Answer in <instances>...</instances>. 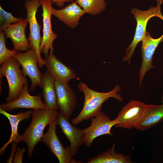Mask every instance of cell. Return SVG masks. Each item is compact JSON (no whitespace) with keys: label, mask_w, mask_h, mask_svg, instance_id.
Segmentation results:
<instances>
[{"label":"cell","mask_w":163,"mask_h":163,"mask_svg":"<svg viewBox=\"0 0 163 163\" xmlns=\"http://www.w3.org/2000/svg\"><path fill=\"white\" fill-rule=\"evenodd\" d=\"M78 87L79 91L84 93L85 100L82 110L76 117L72 120L73 125H77L98 115L101 111V107L104 102L110 97H113L120 102L123 100L119 93L121 88L119 85H115L112 90L107 92L93 90L83 82H81Z\"/></svg>","instance_id":"1"},{"label":"cell","mask_w":163,"mask_h":163,"mask_svg":"<svg viewBox=\"0 0 163 163\" xmlns=\"http://www.w3.org/2000/svg\"><path fill=\"white\" fill-rule=\"evenodd\" d=\"M58 114L57 110L48 109L32 111L31 121L19 139V142L26 143L29 158L31 157L35 146L41 141L46 127L57 120Z\"/></svg>","instance_id":"2"},{"label":"cell","mask_w":163,"mask_h":163,"mask_svg":"<svg viewBox=\"0 0 163 163\" xmlns=\"http://www.w3.org/2000/svg\"><path fill=\"white\" fill-rule=\"evenodd\" d=\"M21 65L14 57H11L3 63L0 68V80L5 77L8 85V94L6 102L17 98L21 94L24 84L27 81L23 74Z\"/></svg>","instance_id":"3"},{"label":"cell","mask_w":163,"mask_h":163,"mask_svg":"<svg viewBox=\"0 0 163 163\" xmlns=\"http://www.w3.org/2000/svg\"><path fill=\"white\" fill-rule=\"evenodd\" d=\"M41 6L39 0H25L24 6L27 11L26 18L29 24L30 33L28 39L31 48L35 51L37 57L38 65L41 68L46 65L45 59L41 55L40 45L42 37L40 34L42 27L38 22L36 14Z\"/></svg>","instance_id":"4"},{"label":"cell","mask_w":163,"mask_h":163,"mask_svg":"<svg viewBox=\"0 0 163 163\" xmlns=\"http://www.w3.org/2000/svg\"><path fill=\"white\" fill-rule=\"evenodd\" d=\"M156 7H152L147 10H141L137 8H133L131 13L137 22L136 31L131 43L126 48V54L122 62L126 61L130 64L132 56L139 43L141 41L146 32V27L149 20L152 17H157V14L163 0H157Z\"/></svg>","instance_id":"5"},{"label":"cell","mask_w":163,"mask_h":163,"mask_svg":"<svg viewBox=\"0 0 163 163\" xmlns=\"http://www.w3.org/2000/svg\"><path fill=\"white\" fill-rule=\"evenodd\" d=\"M13 57L20 64L24 75L28 76L31 80L29 91H34L37 86L41 87L42 74L38 66L37 57L34 49L31 48L24 53L18 52Z\"/></svg>","instance_id":"6"},{"label":"cell","mask_w":163,"mask_h":163,"mask_svg":"<svg viewBox=\"0 0 163 163\" xmlns=\"http://www.w3.org/2000/svg\"><path fill=\"white\" fill-rule=\"evenodd\" d=\"M57 120L49 125L46 133L43 134L41 141L49 148L58 160L60 163H81L75 161L71 155L70 146L64 147L62 145L56 132Z\"/></svg>","instance_id":"7"},{"label":"cell","mask_w":163,"mask_h":163,"mask_svg":"<svg viewBox=\"0 0 163 163\" xmlns=\"http://www.w3.org/2000/svg\"><path fill=\"white\" fill-rule=\"evenodd\" d=\"M116 123L104 112L91 118L90 126L83 129L84 144L86 146L90 147L94 139L99 136L105 134L113 136L111 132L112 127Z\"/></svg>","instance_id":"8"},{"label":"cell","mask_w":163,"mask_h":163,"mask_svg":"<svg viewBox=\"0 0 163 163\" xmlns=\"http://www.w3.org/2000/svg\"><path fill=\"white\" fill-rule=\"evenodd\" d=\"M42 7L43 29L42 39L40 50L45 57L53 52V43L58 35L52 30L51 18L53 15V2L46 0H39Z\"/></svg>","instance_id":"9"},{"label":"cell","mask_w":163,"mask_h":163,"mask_svg":"<svg viewBox=\"0 0 163 163\" xmlns=\"http://www.w3.org/2000/svg\"><path fill=\"white\" fill-rule=\"evenodd\" d=\"M42 94L31 96L29 93L27 81L24 84L20 95L15 99L8 102L2 104L1 108L6 111H11L18 108L34 109H48L41 99Z\"/></svg>","instance_id":"10"},{"label":"cell","mask_w":163,"mask_h":163,"mask_svg":"<svg viewBox=\"0 0 163 163\" xmlns=\"http://www.w3.org/2000/svg\"><path fill=\"white\" fill-rule=\"evenodd\" d=\"M55 85L59 112L69 120L77 104L76 95L68 83L55 80Z\"/></svg>","instance_id":"11"},{"label":"cell","mask_w":163,"mask_h":163,"mask_svg":"<svg viewBox=\"0 0 163 163\" xmlns=\"http://www.w3.org/2000/svg\"><path fill=\"white\" fill-rule=\"evenodd\" d=\"M142 61L139 73V85H141L147 72L153 68L152 58L156 49L159 44L163 42V34L157 39H154L146 31L142 40Z\"/></svg>","instance_id":"12"},{"label":"cell","mask_w":163,"mask_h":163,"mask_svg":"<svg viewBox=\"0 0 163 163\" xmlns=\"http://www.w3.org/2000/svg\"><path fill=\"white\" fill-rule=\"evenodd\" d=\"M146 105L143 102L132 100L125 106L117 117L113 120L116 127L130 129L135 126L141 116Z\"/></svg>","instance_id":"13"},{"label":"cell","mask_w":163,"mask_h":163,"mask_svg":"<svg viewBox=\"0 0 163 163\" xmlns=\"http://www.w3.org/2000/svg\"><path fill=\"white\" fill-rule=\"evenodd\" d=\"M28 23L26 18L21 21L10 24L3 31L5 38L11 39L14 49L17 51H27L31 48L25 33Z\"/></svg>","instance_id":"14"},{"label":"cell","mask_w":163,"mask_h":163,"mask_svg":"<svg viewBox=\"0 0 163 163\" xmlns=\"http://www.w3.org/2000/svg\"><path fill=\"white\" fill-rule=\"evenodd\" d=\"M57 120V125L70 142L71 155L74 157L84 144L83 130L74 126L69 120L59 112Z\"/></svg>","instance_id":"15"},{"label":"cell","mask_w":163,"mask_h":163,"mask_svg":"<svg viewBox=\"0 0 163 163\" xmlns=\"http://www.w3.org/2000/svg\"><path fill=\"white\" fill-rule=\"evenodd\" d=\"M45 57L46 71L55 80L68 83L73 78L79 80L75 71L63 64L53 55V53H49Z\"/></svg>","instance_id":"16"},{"label":"cell","mask_w":163,"mask_h":163,"mask_svg":"<svg viewBox=\"0 0 163 163\" xmlns=\"http://www.w3.org/2000/svg\"><path fill=\"white\" fill-rule=\"evenodd\" d=\"M53 15L71 28H75L79 20L85 12L77 4L73 2L63 8L56 9L53 7Z\"/></svg>","instance_id":"17"},{"label":"cell","mask_w":163,"mask_h":163,"mask_svg":"<svg viewBox=\"0 0 163 163\" xmlns=\"http://www.w3.org/2000/svg\"><path fill=\"white\" fill-rule=\"evenodd\" d=\"M163 120V104L146 105L143 112L134 128L144 131L155 126Z\"/></svg>","instance_id":"18"},{"label":"cell","mask_w":163,"mask_h":163,"mask_svg":"<svg viewBox=\"0 0 163 163\" xmlns=\"http://www.w3.org/2000/svg\"><path fill=\"white\" fill-rule=\"evenodd\" d=\"M0 113L8 119L11 128V134L9 140L0 149V153L1 155L3 154L6 148L10 143L13 142L12 147H16L18 143L19 142V139L21 136L18 132L19 123L23 120L29 118L31 116L32 111L28 110L16 115H13L0 108Z\"/></svg>","instance_id":"19"},{"label":"cell","mask_w":163,"mask_h":163,"mask_svg":"<svg viewBox=\"0 0 163 163\" xmlns=\"http://www.w3.org/2000/svg\"><path fill=\"white\" fill-rule=\"evenodd\" d=\"M55 81L53 77L47 71L42 74L41 87L44 102L48 109L57 110L58 108Z\"/></svg>","instance_id":"20"},{"label":"cell","mask_w":163,"mask_h":163,"mask_svg":"<svg viewBox=\"0 0 163 163\" xmlns=\"http://www.w3.org/2000/svg\"><path fill=\"white\" fill-rule=\"evenodd\" d=\"M114 144L106 152L89 159L87 163H132L128 155L116 152Z\"/></svg>","instance_id":"21"},{"label":"cell","mask_w":163,"mask_h":163,"mask_svg":"<svg viewBox=\"0 0 163 163\" xmlns=\"http://www.w3.org/2000/svg\"><path fill=\"white\" fill-rule=\"evenodd\" d=\"M105 0H76L77 4L85 12L95 15L101 13L106 8Z\"/></svg>","instance_id":"22"},{"label":"cell","mask_w":163,"mask_h":163,"mask_svg":"<svg viewBox=\"0 0 163 163\" xmlns=\"http://www.w3.org/2000/svg\"><path fill=\"white\" fill-rule=\"evenodd\" d=\"M21 18L14 17L11 13L4 10L0 5V31L3 32L11 24H14L22 21Z\"/></svg>","instance_id":"23"},{"label":"cell","mask_w":163,"mask_h":163,"mask_svg":"<svg viewBox=\"0 0 163 163\" xmlns=\"http://www.w3.org/2000/svg\"><path fill=\"white\" fill-rule=\"evenodd\" d=\"M5 38L3 32H0V64L11 57H13L18 51L13 49L11 50L6 46Z\"/></svg>","instance_id":"24"},{"label":"cell","mask_w":163,"mask_h":163,"mask_svg":"<svg viewBox=\"0 0 163 163\" xmlns=\"http://www.w3.org/2000/svg\"><path fill=\"white\" fill-rule=\"evenodd\" d=\"M26 151V149L22 148L20 149L18 147L15 151L12 161L14 163H23V156Z\"/></svg>","instance_id":"25"},{"label":"cell","mask_w":163,"mask_h":163,"mask_svg":"<svg viewBox=\"0 0 163 163\" xmlns=\"http://www.w3.org/2000/svg\"><path fill=\"white\" fill-rule=\"evenodd\" d=\"M51 1L58 6L60 7L63 6L65 2H73L74 0H46Z\"/></svg>","instance_id":"26"},{"label":"cell","mask_w":163,"mask_h":163,"mask_svg":"<svg viewBox=\"0 0 163 163\" xmlns=\"http://www.w3.org/2000/svg\"><path fill=\"white\" fill-rule=\"evenodd\" d=\"M157 17L160 18L163 21V16L161 14L160 11V8L158 11L157 14Z\"/></svg>","instance_id":"27"},{"label":"cell","mask_w":163,"mask_h":163,"mask_svg":"<svg viewBox=\"0 0 163 163\" xmlns=\"http://www.w3.org/2000/svg\"><path fill=\"white\" fill-rule=\"evenodd\" d=\"M161 101L162 104H163V93L162 94V97H161Z\"/></svg>","instance_id":"28"},{"label":"cell","mask_w":163,"mask_h":163,"mask_svg":"<svg viewBox=\"0 0 163 163\" xmlns=\"http://www.w3.org/2000/svg\"></svg>","instance_id":"29"}]
</instances>
